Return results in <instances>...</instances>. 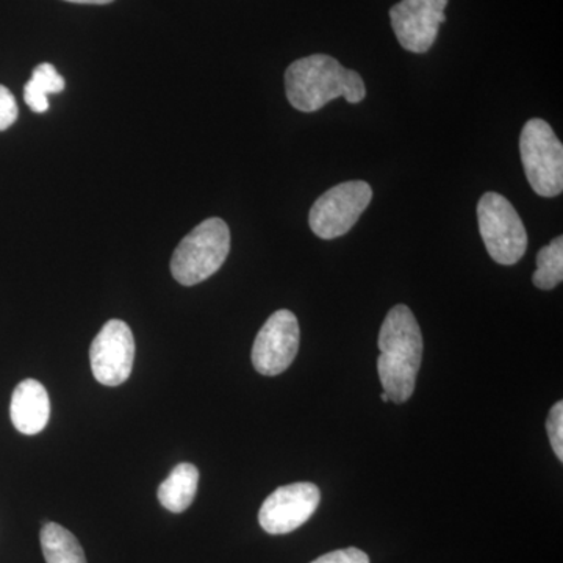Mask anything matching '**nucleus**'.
Instances as JSON below:
<instances>
[{"mask_svg":"<svg viewBox=\"0 0 563 563\" xmlns=\"http://www.w3.org/2000/svg\"><path fill=\"white\" fill-rule=\"evenodd\" d=\"M377 373L390 401L412 398L422 361L420 324L409 307L399 303L387 313L379 332Z\"/></svg>","mask_w":563,"mask_h":563,"instance_id":"nucleus-1","label":"nucleus"},{"mask_svg":"<svg viewBox=\"0 0 563 563\" xmlns=\"http://www.w3.org/2000/svg\"><path fill=\"white\" fill-rule=\"evenodd\" d=\"M285 91L296 110L313 113L333 99L361 103L366 96L361 74L344 68L331 55L314 54L299 58L285 73Z\"/></svg>","mask_w":563,"mask_h":563,"instance_id":"nucleus-2","label":"nucleus"},{"mask_svg":"<svg viewBox=\"0 0 563 563\" xmlns=\"http://www.w3.org/2000/svg\"><path fill=\"white\" fill-rule=\"evenodd\" d=\"M231 252V231L221 218L202 221L174 251L172 273L184 287L201 284L220 272Z\"/></svg>","mask_w":563,"mask_h":563,"instance_id":"nucleus-3","label":"nucleus"},{"mask_svg":"<svg viewBox=\"0 0 563 563\" xmlns=\"http://www.w3.org/2000/svg\"><path fill=\"white\" fill-rule=\"evenodd\" d=\"M521 162L532 190L543 198L563 191V146L547 121L526 122L520 136Z\"/></svg>","mask_w":563,"mask_h":563,"instance_id":"nucleus-4","label":"nucleus"},{"mask_svg":"<svg viewBox=\"0 0 563 563\" xmlns=\"http://www.w3.org/2000/svg\"><path fill=\"white\" fill-rule=\"evenodd\" d=\"M477 221L488 254L499 265H515L528 250V232L512 203L499 192H485L477 203Z\"/></svg>","mask_w":563,"mask_h":563,"instance_id":"nucleus-5","label":"nucleus"},{"mask_svg":"<svg viewBox=\"0 0 563 563\" xmlns=\"http://www.w3.org/2000/svg\"><path fill=\"white\" fill-rule=\"evenodd\" d=\"M373 199L366 181L351 180L332 187L313 203L309 214L310 229L322 240L346 235Z\"/></svg>","mask_w":563,"mask_h":563,"instance_id":"nucleus-6","label":"nucleus"},{"mask_svg":"<svg viewBox=\"0 0 563 563\" xmlns=\"http://www.w3.org/2000/svg\"><path fill=\"white\" fill-rule=\"evenodd\" d=\"M299 350V322L290 310H277L263 324L252 346V365L263 376L290 368Z\"/></svg>","mask_w":563,"mask_h":563,"instance_id":"nucleus-7","label":"nucleus"},{"mask_svg":"<svg viewBox=\"0 0 563 563\" xmlns=\"http://www.w3.org/2000/svg\"><path fill=\"white\" fill-rule=\"evenodd\" d=\"M320 501V488L312 483L284 485L262 504L258 523L272 536L290 533L312 518Z\"/></svg>","mask_w":563,"mask_h":563,"instance_id":"nucleus-8","label":"nucleus"},{"mask_svg":"<svg viewBox=\"0 0 563 563\" xmlns=\"http://www.w3.org/2000/svg\"><path fill=\"white\" fill-rule=\"evenodd\" d=\"M135 358V339L121 320H110L92 340L90 362L96 380L106 387H118L129 379Z\"/></svg>","mask_w":563,"mask_h":563,"instance_id":"nucleus-9","label":"nucleus"},{"mask_svg":"<svg viewBox=\"0 0 563 563\" xmlns=\"http://www.w3.org/2000/svg\"><path fill=\"white\" fill-rule=\"evenodd\" d=\"M448 0H401L390 10L393 32L404 49L426 54L446 21Z\"/></svg>","mask_w":563,"mask_h":563,"instance_id":"nucleus-10","label":"nucleus"},{"mask_svg":"<svg viewBox=\"0 0 563 563\" xmlns=\"http://www.w3.org/2000/svg\"><path fill=\"white\" fill-rule=\"evenodd\" d=\"M10 417L24 435L44 431L51 418V399L44 385L35 379L22 380L11 396Z\"/></svg>","mask_w":563,"mask_h":563,"instance_id":"nucleus-11","label":"nucleus"},{"mask_svg":"<svg viewBox=\"0 0 563 563\" xmlns=\"http://www.w3.org/2000/svg\"><path fill=\"white\" fill-rule=\"evenodd\" d=\"M198 484L199 470L191 463H179L158 487V501L169 512H185L195 501Z\"/></svg>","mask_w":563,"mask_h":563,"instance_id":"nucleus-12","label":"nucleus"},{"mask_svg":"<svg viewBox=\"0 0 563 563\" xmlns=\"http://www.w3.org/2000/svg\"><path fill=\"white\" fill-rule=\"evenodd\" d=\"M40 542L46 563H88L79 540L60 525H44Z\"/></svg>","mask_w":563,"mask_h":563,"instance_id":"nucleus-13","label":"nucleus"},{"mask_svg":"<svg viewBox=\"0 0 563 563\" xmlns=\"http://www.w3.org/2000/svg\"><path fill=\"white\" fill-rule=\"evenodd\" d=\"M65 79L51 63H41L33 69L32 79L25 84L24 101L35 113L49 110V95L65 90Z\"/></svg>","mask_w":563,"mask_h":563,"instance_id":"nucleus-14","label":"nucleus"},{"mask_svg":"<svg viewBox=\"0 0 563 563\" xmlns=\"http://www.w3.org/2000/svg\"><path fill=\"white\" fill-rule=\"evenodd\" d=\"M563 280V239L558 236L537 254L532 282L540 290H553Z\"/></svg>","mask_w":563,"mask_h":563,"instance_id":"nucleus-15","label":"nucleus"},{"mask_svg":"<svg viewBox=\"0 0 563 563\" xmlns=\"http://www.w3.org/2000/svg\"><path fill=\"white\" fill-rule=\"evenodd\" d=\"M548 437L559 461H563V402H555L547 420Z\"/></svg>","mask_w":563,"mask_h":563,"instance_id":"nucleus-16","label":"nucleus"},{"mask_svg":"<svg viewBox=\"0 0 563 563\" xmlns=\"http://www.w3.org/2000/svg\"><path fill=\"white\" fill-rule=\"evenodd\" d=\"M18 103L13 92L0 85V132L7 131L18 120Z\"/></svg>","mask_w":563,"mask_h":563,"instance_id":"nucleus-17","label":"nucleus"},{"mask_svg":"<svg viewBox=\"0 0 563 563\" xmlns=\"http://www.w3.org/2000/svg\"><path fill=\"white\" fill-rule=\"evenodd\" d=\"M312 563H369V558L357 548H346L321 555Z\"/></svg>","mask_w":563,"mask_h":563,"instance_id":"nucleus-18","label":"nucleus"},{"mask_svg":"<svg viewBox=\"0 0 563 563\" xmlns=\"http://www.w3.org/2000/svg\"><path fill=\"white\" fill-rule=\"evenodd\" d=\"M66 2L87 3V5H106V3H111L113 0H66Z\"/></svg>","mask_w":563,"mask_h":563,"instance_id":"nucleus-19","label":"nucleus"},{"mask_svg":"<svg viewBox=\"0 0 563 563\" xmlns=\"http://www.w3.org/2000/svg\"><path fill=\"white\" fill-rule=\"evenodd\" d=\"M380 399H383L384 402L390 401V399H388V396L385 395V393H383V395H380Z\"/></svg>","mask_w":563,"mask_h":563,"instance_id":"nucleus-20","label":"nucleus"}]
</instances>
